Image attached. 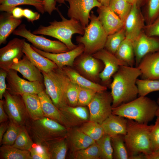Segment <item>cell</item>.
<instances>
[{"instance_id": "ffe728a7", "label": "cell", "mask_w": 159, "mask_h": 159, "mask_svg": "<svg viewBox=\"0 0 159 159\" xmlns=\"http://www.w3.org/2000/svg\"><path fill=\"white\" fill-rule=\"evenodd\" d=\"M78 57L76 64L80 71L91 80H95L99 77L101 68L99 59L92 55L83 53Z\"/></svg>"}, {"instance_id": "8fae6325", "label": "cell", "mask_w": 159, "mask_h": 159, "mask_svg": "<svg viewBox=\"0 0 159 159\" xmlns=\"http://www.w3.org/2000/svg\"><path fill=\"white\" fill-rule=\"evenodd\" d=\"M112 98L111 93L106 91L97 92L87 106L89 120L101 123L112 112Z\"/></svg>"}, {"instance_id": "9c48e42d", "label": "cell", "mask_w": 159, "mask_h": 159, "mask_svg": "<svg viewBox=\"0 0 159 159\" xmlns=\"http://www.w3.org/2000/svg\"><path fill=\"white\" fill-rule=\"evenodd\" d=\"M3 97L4 109L9 120L21 127H26L31 119L22 96L6 90Z\"/></svg>"}, {"instance_id": "d4e9b609", "label": "cell", "mask_w": 159, "mask_h": 159, "mask_svg": "<svg viewBox=\"0 0 159 159\" xmlns=\"http://www.w3.org/2000/svg\"><path fill=\"white\" fill-rule=\"evenodd\" d=\"M127 119L112 114L101 124L105 133L112 137L118 135H125L127 132Z\"/></svg>"}, {"instance_id": "603a6c76", "label": "cell", "mask_w": 159, "mask_h": 159, "mask_svg": "<svg viewBox=\"0 0 159 159\" xmlns=\"http://www.w3.org/2000/svg\"><path fill=\"white\" fill-rule=\"evenodd\" d=\"M39 97L44 117L54 120L64 126L68 129L70 127L59 109L53 103L45 90L38 94Z\"/></svg>"}, {"instance_id": "44dd1931", "label": "cell", "mask_w": 159, "mask_h": 159, "mask_svg": "<svg viewBox=\"0 0 159 159\" xmlns=\"http://www.w3.org/2000/svg\"><path fill=\"white\" fill-rule=\"evenodd\" d=\"M10 69L19 72L24 78L29 81L44 82V77L41 71L25 55L19 61L14 63Z\"/></svg>"}, {"instance_id": "bcb514c9", "label": "cell", "mask_w": 159, "mask_h": 159, "mask_svg": "<svg viewBox=\"0 0 159 159\" xmlns=\"http://www.w3.org/2000/svg\"><path fill=\"white\" fill-rule=\"evenodd\" d=\"M150 138L152 153H159V117H157L155 124L152 125L150 131Z\"/></svg>"}, {"instance_id": "2e32d148", "label": "cell", "mask_w": 159, "mask_h": 159, "mask_svg": "<svg viewBox=\"0 0 159 159\" xmlns=\"http://www.w3.org/2000/svg\"><path fill=\"white\" fill-rule=\"evenodd\" d=\"M145 18L140 8L134 4L124 21L123 28L126 37L133 41L143 30Z\"/></svg>"}, {"instance_id": "f1b7e54d", "label": "cell", "mask_w": 159, "mask_h": 159, "mask_svg": "<svg viewBox=\"0 0 159 159\" xmlns=\"http://www.w3.org/2000/svg\"><path fill=\"white\" fill-rule=\"evenodd\" d=\"M72 152L85 148L96 141L80 130L75 129L70 133L68 131L67 136Z\"/></svg>"}, {"instance_id": "7c38bea8", "label": "cell", "mask_w": 159, "mask_h": 159, "mask_svg": "<svg viewBox=\"0 0 159 159\" xmlns=\"http://www.w3.org/2000/svg\"><path fill=\"white\" fill-rule=\"evenodd\" d=\"M64 0L69 5L68 16L79 21L84 28L89 24L92 9L102 5L98 0Z\"/></svg>"}, {"instance_id": "484cf974", "label": "cell", "mask_w": 159, "mask_h": 159, "mask_svg": "<svg viewBox=\"0 0 159 159\" xmlns=\"http://www.w3.org/2000/svg\"><path fill=\"white\" fill-rule=\"evenodd\" d=\"M71 67L65 66L62 69L72 82L80 87L90 89L97 92L106 91L107 87L90 80L81 75Z\"/></svg>"}, {"instance_id": "8d00e7d4", "label": "cell", "mask_w": 159, "mask_h": 159, "mask_svg": "<svg viewBox=\"0 0 159 159\" xmlns=\"http://www.w3.org/2000/svg\"><path fill=\"white\" fill-rule=\"evenodd\" d=\"M72 155L75 159H101L100 149L96 142L85 148L72 152Z\"/></svg>"}, {"instance_id": "cb8c5ba5", "label": "cell", "mask_w": 159, "mask_h": 159, "mask_svg": "<svg viewBox=\"0 0 159 159\" xmlns=\"http://www.w3.org/2000/svg\"><path fill=\"white\" fill-rule=\"evenodd\" d=\"M23 52L32 63L41 71L47 73L58 68L54 62L37 52L26 41L23 46Z\"/></svg>"}, {"instance_id": "ba28073f", "label": "cell", "mask_w": 159, "mask_h": 159, "mask_svg": "<svg viewBox=\"0 0 159 159\" xmlns=\"http://www.w3.org/2000/svg\"><path fill=\"white\" fill-rule=\"evenodd\" d=\"M12 33L26 39L34 47L45 52L59 53L69 50L64 44L59 40H51L32 33L24 24L20 25Z\"/></svg>"}, {"instance_id": "680465c9", "label": "cell", "mask_w": 159, "mask_h": 159, "mask_svg": "<svg viewBox=\"0 0 159 159\" xmlns=\"http://www.w3.org/2000/svg\"><path fill=\"white\" fill-rule=\"evenodd\" d=\"M103 6H108L110 0H98Z\"/></svg>"}, {"instance_id": "f907efd6", "label": "cell", "mask_w": 159, "mask_h": 159, "mask_svg": "<svg viewBox=\"0 0 159 159\" xmlns=\"http://www.w3.org/2000/svg\"><path fill=\"white\" fill-rule=\"evenodd\" d=\"M23 16L29 21L33 23L34 21L38 19L40 17V14L37 12H34L28 9L23 10Z\"/></svg>"}, {"instance_id": "7402d4cb", "label": "cell", "mask_w": 159, "mask_h": 159, "mask_svg": "<svg viewBox=\"0 0 159 159\" xmlns=\"http://www.w3.org/2000/svg\"><path fill=\"white\" fill-rule=\"evenodd\" d=\"M59 109L70 127L82 125L89 120L90 113L85 106L67 105Z\"/></svg>"}, {"instance_id": "1f68e13d", "label": "cell", "mask_w": 159, "mask_h": 159, "mask_svg": "<svg viewBox=\"0 0 159 159\" xmlns=\"http://www.w3.org/2000/svg\"><path fill=\"white\" fill-rule=\"evenodd\" d=\"M0 10L11 13L12 10L17 6L22 5L34 6L42 14L45 12L44 3L42 1L38 0H0Z\"/></svg>"}, {"instance_id": "6f0895ef", "label": "cell", "mask_w": 159, "mask_h": 159, "mask_svg": "<svg viewBox=\"0 0 159 159\" xmlns=\"http://www.w3.org/2000/svg\"><path fill=\"white\" fill-rule=\"evenodd\" d=\"M148 159H159V153H152Z\"/></svg>"}, {"instance_id": "ee69618b", "label": "cell", "mask_w": 159, "mask_h": 159, "mask_svg": "<svg viewBox=\"0 0 159 159\" xmlns=\"http://www.w3.org/2000/svg\"><path fill=\"white\" fill-rule=\"evenodd\" d=\"M79 86L70 80L66 92V98L68 105L77 106Z\"/></svg>"}, {"instance_id": "836d02e7", "label": "cell", "mask_w": 159, "mask_h": 159, "mask_svg": "<svg viewBox=\"0 0 159 159\" xmlns=\"http://www.w3.org/2000/svg\"><path fill=\"white\" fill-rule=\"evenodd\" d=\"M113 157L116 159H128L130 155L125 143L124 135H118L111 137Z\"/></svg>"}, {"instance_id": "d6986e66", "label": "cell", "mask_w": 159, "mask_h": 159, "mask_svg": "<svg viewBox=\"0 0 159 159\" xmlns=\"http://www.w3.org/2000/svg\"><path fill=\"white\" fill-rule=\"evenodd\" d=\"M136 67L141 72L142 79L159 80V52L146 55Z\"/></svg>"}, {"instance_id": "4316f807", "label": "cell", "mask_w": 159, "mask_h": 159, "mask_svg": "<svg viewBox=\"0 0 159 159\" xmlns=\"http://www.w3.org/2000/svg\"><path fill=\"white\" fill-rule=\"evenodd\" d=\"M21 19L14 18L10 13L5 12L0 16V45L5 44L7 39L21 23Z\"/></svg>"}, {"instance_id": "7a4b0ae2", "label": "cell", "mask_w": 159, "mask_h": 159, "mask_svg": "<svg viewBox=\"0 0 159 159\" xmlns=\"http://www.w3.org/2000/svg\"><path fill=\"white\" fill-rule=\"evenodd\" d=\"M57 11L62 19L61 21L54 20L49 22V25L48 26L40 25L32 33L55 38L64 44L69 50H72L77 46L72 41V35L78 34L83 35L84 33V28L79 21L72 18L68 19L65 18L58 8Z\"/></svg>"}, {"instance_id": "d590c367", "label": "cell", "mask_w": 159, "mask_h": 159, "mask_svg": "<svg viewBox=\"0 0 159 159\" xmlns=\"http://www.w3.org/2000/svg\"><path fill=\"white\" fill-rule=\"evenodd\" d=\"M125 38V32L123 27L118 31L107 36L104 48L115 54Z\"/></svg>"}, {"instance_id": "30bf717a", "label": "cell", "mask_w": 159, "mask_h": 159, "mask_svg": "<svg viewBox=\"0 0 159 159\" xmlns=\"http://www.w3.org/2000/svg\"><path fill=\"white\" fill-rule=\"evenodd\" d=\"M17 72L11 69L7 71L6 90L11 94L21 96L26 93L38 94L45 90L43 82L26 81L20 77Z\"/></svg>"}, {"instance_id": "4dcf8cb0", "label": "cell", "mask_w": 159, "mask_h": 159, "mask_svg": "<svg viewBox=\"0 0 159 159\" xmlns=\"http://www.w3.org/2000/svg\"><path fill=\"white\" fill-rule=\"evenodd\" d=\"M114 54L129 66L133 67L135 65L133 41L130 39L126 37Z\"/></svg>"}, {"instance_id": "7bdbcfd3", "label": "cell", "mask_w": 159, "mask_h": 159, "mask_svg": "<svg viewBox=\"0 0 159 159\" xmlns=\"http://www.w3.org/2000/svg\"><path fill=\"white\" fill-rule=\"evenodd\" d=\"M22 127L9 120L8 128L4 135L0 145H13L20 132Z\"/></svg>"}, {"instance_id": "c3c4849f", "label": "cell", "mask_w": 159, "mask_h": 159, "mask_svg": "<svg viewBox=\"0 0 159 159\" xmlns=\"http://www.w3.org/2000/svg\"><path fill=\"white\" fill-rule=\"evenodd\" d=\"M143 31L149 36L159 37V16L152 23L145 24Z\"/></svg>"}, {"instance_id": "e7e4bbea", "label": "cell", "mask_w": 159, "mask_h": 159, "mask_svg": "<svg viewBox=\"0 0 159 159\" xmlns=\"http://www.w3.org/2000/svg\"></svg>"}, {"instance_id": "7dc6e473", "label": "cell", "mask_w": 159, "mask_h": 159, "mask_svg": "<svg viewBox=\"0 0 159 159\" xmlns=\"http://www.w3.org/2000/svg\"><path fill=\"white\" fill-rule=\"evenodd\" d=\"M29 151L32 159H50L44 149L40 145L34 143Z\"/></svg>"}, {"instance_id": "8992f818", "label": "cell", "mask_w": 159, "mask_h": 159, "mask_svg": "<svg viewBox=\"0 0 159 159\" xmlns=\"http://www.w3.org/2000/svg\"><path fill=\"white\" fill-rule=\"evenodd\" d=\"M45 91L59 109L68 105L66 92L70 80L62 69L57 68L47 73L41 71Z\"/></svg>"}, {"instance_id": "f546056e", "label": "cell", "mask_w": 159, "mask_h": 159, "mask_svg": "<svg viewBox=\"0 0 159 159\" xmlns=\"http://www.w3.org/2000/svg\"><path fill=\"white\" fill-rule=\"evenodd\" d=\"M21 96L28 114L31 120H35L44 117L38 94L26 93Z\"/></svg>"}, {"instance_id": "e0dca14e", "label": "cell", "mask_w": 159, "mask_h": 159, "mask_svg": "<svg viewBox=\"0 0 159 159\" xmlns=\"http://www.w3.org/2000/svg\"><path fill=\"white\" fill-rule=\"evenodd\" d=\"M33 49L42 55L54 62L59 68L65 66L72 67L75 59L82 54L84 50L83 45L80 43L74 49L67 52L59 53L47 52L31 45Z\"/></svg>"}, {"instance_id": "ac0fdd59", "label": "cell", "mask_w": 159, "mask_h": 159, "mask_svg": "<svg viewBox=\"0 0 159 159\" xmlns=\"http://www.w3.org/2000/svg\"><path fill=\"white\" fill-rule=\"evenodd\" d=\"M97 11L99 19L108 35L123 27L124 22L109 6L101 5L97 7Z\"/></svg>"}, {"instance_id": "9a60e30c", "label": "cell", "mask_w": 159, "mask_h": 159, "mask_svg": "<svg viewBox=\"0 0 159 159\" xmlns=\"http://www.w3.org/2000/svg\"><path fill=\"white\" fill-rule=\"evenodd\" d=\"M135 67L147 54L159 52V37L150 36L143 31L133 41Z\"/></svg>"}, {"instance_id": "681fc988", "label": "cell", "mask_w": 159, "mask_h": 159, "mask_svg": "<svg viewBox=\"0 0 159 159\" xmlns=\"http://www.w3.org/2000/svg\"><path fill=\"white\" fill-rule=\"evenodd\" d=\"M7 71L0 68V99L2 100L3 95L6 90L7 85L6 80Z\"/></svg>"}, {"instance_id": "6da1fadb", "label": "cell", "mask_w": 159, "mask_h": 159, "mask_svg": "<svg viewBox=\"0 0 159 159\" xmlns=\"http://www.w3.org/2000/svg\"><path fill=\"white\" fill-rule=\"evenodd\" d=\"M141 74L136 67L122 65L113 75L110 85L112 98V108L135 99L138 95L136 81Z\"/></svg>"}, {"instance_id": "f5cc1de1", "label": "cell", "mask_w": 159, "mask_h": 159, "mask_svg": "<svg viewBox=\"0 0 159 159\" xmlns=\"http://www.w3.org/2000/svg\"><path fill=\"white\" fill-rule=\"evenodd\" d=\"M4 100H0V123L7 121L9 118L4 109Z\"/></svg>"}, {"instance_id": "db71d44e", "label": "cell", "mask_w": 159, "mask_h": 159, "mask_svg": "<svg viewBox=\"0 0 159 159\" xmlns=\"http://www.w3.org/2000/svg\"><path fill=\"white\" fill-rule=\"evenodd\" d=\"M9 120L1 123L0 125V143H1L4 134L9 126Z\"/></svg>"}, {"instance_id": "5b68a950", "label": "cell", "mask_w": 159, "mask_h": 159, "mask_svg": "<svg viewBox=\"0 0 159 159\" xmlns=\"http://www.w3.org/2000/svg\"><path fill=\"white\" fill-rule=\"evenodd\" d=\"M26 127L34 143L39 145L66 137L68 129L56 121L46 117L35 120H31Z\"/></svg>"}, {"instance_id": "11a10c76", "label": "cell", "mask_w": 159, "mask_h": 159, "mask_svg": "<svg viewBox=\"0 0 159 159\" xmlns=\"http://www.w3.org/2000/svg\"><path fill=\"white\" fill-rule=\"evenodd\" d=\"M23 10L21 7H16L12 10L11 13L14 18L21 19L23 16Z\"/></svg>"}, {"instance_id": "277c9868", "label": "cell", "mask_w": 159, "mask_h": 159, "mask_svg": "<svg viewBox=\"0 0 159 159\" xmlns=\"http://www.w3.org/2000/svg\"><path fill=\"white\" fill-rule=\"evenodd\" d=\"M152 126V125L140 123L127 119V132L124 137L130 158L137 154H143L145 159H148L152 154L150 138Z\"/></svg>"}, {"instance_id": "9f6ffc18", "label": "cell", "mask_w": 159, "mask_h": 159, "mask_svg": "<svg viewBox=\"0 0 159 159\" xmlns=\"http://www.w3.org/2000/svg\"><path fill=\"white\" fill-rule=\"evenodd\" d=\"M132 5L135 4L141 8L143 6L146 0H125Z\"/></svg>"}, {"instance_id": "be15d7a7", "label": "cell", "mask_w": 159, "mask_h": 159, "mask_svg": "<svg viewBox=\"0 0 159 159\" xmlns=\"http://www.w3.org/2000/svg\"><path fill=\"white\" fill-rule=\"evenodd\" d=\"M38 0L42 1H43V0Z\"/></svg>"}, {"instance_id": "ab89813d", "label": "cell", "mask_w": 159, "mask_h": 159, "mask_svg": "<svg viewBox=\"0 0 159 159\" xmlns=\"http://www.w3.org/2000/svg\"><path fill=\"white\" fill-rule=\"evenodd\" d=\"M136 84L139 96H146L152 92L159 91V80L137 79Z\"/></svg>"}, {"instance_id": "83f0119b", "label": "cell", "mask_w": 159, "mask_h": 159, "mask_svg": "<svg viewBox=\"0 0 159 159\" xmlns=\"http://www.w3.org/2000/svg\"><path fill=\"white\" fill-rule=\"evenodd\" d=\"M41 145L50 159H64L68 149L66 137L58 139L45 143Z\"/></svg>"}, {"instance_id": "74e56055", "label": "cell", "mask_w": 159, "mask_h": 159, "mask_svg": "<svg viewBox=\"0 0 159 159\" xmlns=\"http://www.w3.org/2000/svg\"><path fill=\"white\" fill-rule=\"evenodd\" d=\"M143 6L146 25L149 24L159 16V0H146Z\"/></svg>"}, {"instance_id": "f6af8a7d", "label": "cell", "mask_w": 159, "mask_h": 159, "mask_svg": "<svg viewBox=\"0 0 159 159\" xmlns=\"http://www.w3.org/2000/svg\"><path fill=\"white\" fill-rule=\"evenodd\" d=\"M96 93L92 90L79 86L77 106H87Z\"/></svg>"}, {"instance_id": "60d3db41", "label": "cell", "mask_w": 159, "mask_h": 159, "mask_svg": "<svg viewBox=\"0 0 159 159\" xmlns=\"http://www.w3.org/2000/svg\"><path fill=\"white\" fill-rule=\"evenodd\" d=\"M96 142L100 149L101 159H112L113 158V150L110 136L105 134Z\"/></svg>"}, {"instance_id": "4fadbf2b", "label": "cell", "mask_w": 159, "mask_h": 159, "mask_svg": "<svg viewBox=\"0 0 159 159\" xmlns=\"http://www.w3.org/2000/svg\"><path fill=\"white\" fill-rule=\"evenodd\" d=\"M25 42V39L15 38L0 49V68L7 71L14 63L22 58Z\"/></svg>"}, {"instance_id": "6125c7cd", "label": "cell", "mask_w": 159, "mask_h": 159, "mask_svg": "<svg viewBox=\"0 0 159 159\" xmlns=\"http://www.w3.org/2000/svg\"><path fill=\"white\" fill-rule=\"evenodd\" d=\"M157 102H159V97L158 98Z\"/></svg>"}, {"instance_id": "816d5d0a", "label": "cell", "mask_w": 159, "mask_h": 159, "mask_svg": "<svg viewBox=\"0 0 159 159\" xmlns=\"http://www.w3.org/2000/svg\"><path fill=\"white\" fill-rule=\"evenodd\" d=\"M43 1L45 12L51 15L53 11L57 10L58 8L56 7V2L55 0H43Z\"/></svg>"}, {"instance_id": "91938a15", "label": "cell", "mask_w": 159, "mask_h": 159, "mask_svg": "<svg viewBox=\"0 0 159 159\" xmlns=\"http://www.w3.org/2000/svg\"><path fill=\"white\" fill-rule=\"evenodd\" d=\"M56 2H57L59 4H66L64 0H55Z\"/></svg>"}, {"instance_id": "3957f363", "label": "cell", "mask_w": 159, "mask_h": 159, "mask_svg": "<svg viewBox=\"0 0 159 159\" xmlns=\"http://www.w3.org/2000/svg\"><path fill=\"white\" fill-rule=\"evenodd\" d=\"M158 107L157 102L146 96H139L130 102L112 108V114L148 124L156 116Z\"/></svg>"}, {"instance_id": "f35d334b", "label": "cell", "mask_w": 159, "mask_h": 159, "mask_svg": "<svg viewBox=\"0 0 159 159\" xmlns=\"http://www.w3.org/2000/svg\"><path fill=\"white\" fill-rule=\"evenodd\" d=\"M109 6L124 22L132 5L125 0H110Z\"/></svg>"}, {"instance_id": "52a82bcc", "label": "cell", "mask_w": 159, "mask_h": 159, "mask_svg": "<svg viewBox=\"0 0 159 159\" xmlns=\"http://www.w3.org/2000/svg\"><path fill=\"white\" fill-rule=\"evenodd\" d=\"M90 22L84 28V34L77 36L76 41L83 45V53L92 55L104 48L108 35L93 11L90 14Z\"/></svg>"}, {"instance_id": "94428289", "label": "cell", "mask_w": 159, "mask_h": 159, "mask_svg": "<svg viewBox=\"0 0 159 159\" xmlns=\"http://www.w3.org/2000/svg\"><path fill=\"white\" fill-rule=\"evenodd\" d=\"M157 102L158 104V107L156 112V116L159 117V102Z\"/></svg>"}, {"instance_id": "5bb4252c", "label": "cell", "mask_w": 159, "mask_h": 159, "mask_svg": "<svg viewBox=\"0 0 159 159\" xmlns=\"http://www.w3.org/2000/svg\"><path fill=\"white\" fill-rule=\"evenodd\" d=\"M92 55L101 61L104 64V68L99 75V78L104 83L109 82L111 77L117 71L120 66H128L125 62L118 59L114 54L105 48Z\"/></svg>"}, {"instance_id": "e575fe53", "label": "cell", "mask_w": 159, "mask_h": 159, "mask_svg": "<svg viewBox=\"0 0 159 159\" xmlns=\"http://www.w3.org/2000/svg\"><path fill=\"white\" fill-rule=\"evenodd\" d=\"M79 129L95 141L105 134L101 124L90 120L84 123Z\"/></svg>"}, {"instance_id": "b9f144b4", "label": "cell", "mask_w": 159, "mask_h": 159, "mask_svg": "<svg viewBox=\"0 0 159 159\" xmlns=\"http://www.w3.org/2000/svg\"><path fill=\"white\" fill-rule=\"evenodd\" d=\"M34 144L26 127H22L20 132L12 146L21 150L29 151Z\"/></svg>"}, {"instance_id": "d6a6232c", "label": "cell", "mask_w": 159, "mask_h": 159, "mask_svg": "<svg viewBox=\"0 0 159 159\" xmlns=\"http://www.w3.org/2000/svg\"><path fill=\"white\" fill-rule=\"evenodd\" d=\"M0 157L1 159H32L29 151L4 145L0 148Z\"/></svg>"}]
</instances>
